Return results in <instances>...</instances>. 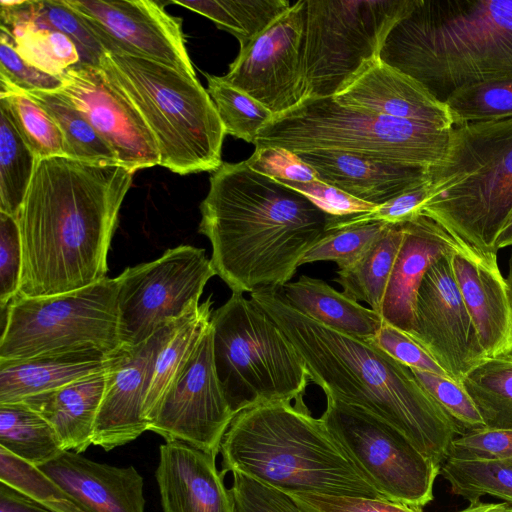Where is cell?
<instances>
[{
  "instance_id": "cell-56",
  "label": "cell",
  "mask_w": 512,
  "mask_h": 512,
  "mask_svg": "<svg viewBox=\"0 0 512 512\" xmlns=\"http://www.w3.org/2000/svg\"><path fill=\"white\" fill-rule=\"evenodd\" d=\"M508 246H512V211L495 242V248L497 251Z\"/></svg>"
},
{
  "instance_id": "cell-8",
  "label": "cell",
  "mask_w": 512,
  "mask_h": 512,
  "mask_svg": "<svg viewBox=\"0 0 512 512\" xmlns=\"http://www.w3.org/2000/svg\"><path fill=\"white\" fill-rule=\"evenodd\" d=\"M450 130L343 106L333 97L306 98L275 116L253 145L296 154L332 150L428 169L444 156Z\"/></svg>"
},
{
  "instance_id": "cell-36",
  "label": "cell",
  "mask_w": 512,
  "mask_h": 512,
  "mask_svg": "<svg viewBox=\"0 0 512 512\" xmlns=\"http://www.w3.org/2000/svg\"><path fill=\"white\" fill-rule=\"evenodd\" d=\"M37 158L0 105V211L17 217Z\"/></svg>"
},
{
  "instance_id": "cell-9",
  "label": "cell",
  "mask_w": 512,
  "mask_h": 512,
  "mask_svg": "<svg viewBox=\"0 0 512 512\" xmlns=\"http://www.w3.org/2000/svg\"><path fill=\"white\" fill-rule=\"evenodd\" d=\"M218 380L233 413L302 398L310 381L305 362L275 321L242 293L210 321Z\"/></svg>"
},
{
  "instance_id": "cell-23",
  "label": "cell",
  "mask_w": 512,
  "mask_h": 512,
  "mask_svg": "<svg viewBox=\"0 0 512 512\" xmlns=\"http://www.w3.org/2000/svg\"><path fill=\"white\" fill-rule=\"evenodd\" d=\"M38 468L87 512H144V479L133 466L103 464L63 450Z\"/></svg>"
},
{
  "instance_id": "cell-29",
  "label": "cell",
  "mask_w": 512,
  "mask_h": 512,
  "mask_svg": "<svg viewBox=\"0 0 512 512\" xmlns=\"http://www.w3.org/2000/svg\"><path fill=\"white\" fill-rule=\"evenodd\" d=\"M1 25H32L59 31L77 46L80 63L99 65L105 50L84 20L64 0H1Z\"/></svg>"
},
{
  "instance_id": "cell-10",
  "label": "cell",
  "mask_w": 512,
  "mask_h": 512,
  "mask_svg": "<svg viewBox=\"0 0 512 512\" xmlns=\"http://www.w3.org/2000/svg\"><path fill=\"white\" fill-rule=\"evenodd\" d=\"M419 0H305L306 98L333 97L375 60L393 26Z\"/></svg>"
},
{
  "instance_id": "cell-46",
  "label": "cell",
  "mask_w": 512,
  "mask_h": 512,
  "mask_svg": "<svg viewBox=\"0 0 512 512\" xmlns=\"http://www.w3.org/2000/svg\"><path fill=\"white\" fill-rule=\"evenodd\" d=\"M446 459L493 461L512 459V429L482 428L456 436Z\"/></svg>"
},
{
  "instance_id": "cell-20",
  "label": "cell",
  "mask_w": 512,
  "mask_h": 512,
  "mask_svg": "<svg viewBox=\"0 0 512 512\" xmlns=\"http://www.w3.org/2000/svg\"><path fill=\"white\" fill-rule=\"evenodd\" d=\"M451 265L482 359L512 354V304L497 254L463 246Z\"/></svg>"
},
{
  "instance_id": "cell-15",
  "label": "cell",
  "mask_w": 512,
  "mask_h": 512,
  "mask_svg": "<svg viewBox=\"0 0 512 512\" xmlns=\"http://www.w3.org/2000/svg\"><path fill=\"white\" fill-rule=\"evenodd\" d=\"M90 28L105 52L148 59L196 76L182 20L151 0H64Z\"/></svg>"
},
{
  "instance_id": "cell-24",
  "label": "cell",
  "mask_w": 512,
  "mask_h": 512,
  "mask_svg": "<svg viewBox=\"0 0 512 512\" xmlns=\"http://www.w3.org/2000/svg\"><path fill=\"white\" fill-rule=\"evenodd\" d=\"M403 239L387 285L380 315L383 321L411 331L417 293L430 266L464 244L425 215L402 224ZM466 246V245H465Z\"/></svg>"
},
{
  "instance_id": "cell-48",
  "label": "cell",
  "mask_w": 512,
  "mask_h": 512,
  "mask_svg": "<svg viewBox=\"0 0 512 512\" xmlns=\"http://www.w3.org/2000/svg\"><path fill=\"white\" fill-rule=\"evenodd\" d=\"M22 244L17 218L0 211V308L4 311L19 291Z\"/></svg>"
},
{
  "instance_id": "cell-43",
  "label": "cell",
  "mask_w": 512,
  "mask_h": 512,
  "mask_svg": "<svg viewBox=\"0 0 512 512\" xmlns=\"http://www.w3.org/2000/svg\"><path fill=\"white\" fill-rule=\"evenodd\" d=\"M389 224L370 222L332 231L316 243L304 256L301 265L318 261H332L338 270L358 261Z\"/></svg>"
},
{
  "instance_id": "cell-19",
  "label": "cell",
  "mask_w": 512,
  "mask_h": 512,
  "mask_svg": "<svg viewBox=\"0 0 512 512\" xmlns=\"http://www.w3.org/2000/svg\"><path fill=\"white\" fill-rule=\"evenodd\" d=\"M178 321L165 325L137 346H120L109 354L93 433L94 445L109 451L148 431L144 408L154 363Z\"/></svg>"
},
{
  "instance_id": "cell-52",
  "label": "cell",
  "mask_w": 512,
  "mask_h": 512,
  "mask_svg": "<svg viewBox=\"0 0 512 512\" xmlns=\"http://www.w3.org/2000/svg\"><path fill=\"white\" fill-rule=\"evenodd\" d=\"M246 162L254 170L277 181L310 182L318 179L316 171L296 153L279 147L255 148Z\"/></svg>"
},
{
  "instance_id": "cell-11",
  "label": "cell",
  "mask_w": 512,
  "mask_h": 512,
  "mask_svg": "<svg viewBox=\"0 0 512 512\" xmlns=\"http://www.w3.org/2000/svg\"><path fill=\"white\" fill-rule=\"evenodd\" d=\"M4 311L0 361L88 347L112 353L121 346L116 278L57 295L15 296Z\"/></svg>"
},
{
  "instance_id": "cell-57",
  "label": "cell",
  "mask_w": 512,
  "mask_h": 512,
  "mask_svg": "<svg viewBox=\"0 0 512 512\" xmlns=\"http://www.w3.org/2000/svg\"><path fill=\"white\" fill-rule=\"evenodd\" d=\"M505 281H506L510 301L512 304V253L509 258V270H508V275H507V278L505 279Z\"/></svg>"
},
{
  "instance_id": "cell-6",
  "label": "cell",
  "mask_w": 512,
  "mask_h": 512,
  "mask_svg": "<svg viewBox=\"0 0 512 512\" xmlns=\"http://www.w3.org/2000/svg\"><path fill=\"white\" fill-rule=\"evenodd\" d=\"M426 175L421 215L467 247L497 254L512 211V117L453 126L444 156Z\"/></svg>"
},
{
  "instance_id": "cell-40",
  "label": "cell",
  "mask_w": 512,
  "mask_h": 512,
  "mask_svg": "<svg viewBox=\"0 0 512 512\" xmlns=\"http://www.w3.org/2000/svg\"><path fill=\"white\" fill-rule=\"evenodd\" d=\"M210 95L225 133L254 143L274 114L245 92L224 82L221 76L205 74Z\"/></svg>"
},
{
  "instance_id": "cell-2",
  "label": "cell",
  "mask_w": 512,
  "mask_h": 512,
  "mask_svg": "<svg viewBox=\"0 0 512 512\" xmlns=\"http://www.w3.org/2000/svg\"><path fill=\"white\" fill-rule=\"evenodd\" d=\"M199 232L216 275L232 293L278 290L329 234L332 215L297 190L251 168L223 162L200 204Z\"/></svg>"
},
{
  "instance_id": "cell-27",
  "label": "cell",
  "mask_w": 512,
  "mask_h": 512,
  "mask_svg": "<svg viewBox=\"0 0 512 512\" xmlns=\"http://www.w3.org/2000/svg\"><path fill=\"white\" fill-rule=\"evenodd\" d=\"M105 383L106 368L60 388L25 398L22 402L49 422L64 450L81 454L93 444Z\"/></svg>"
},
{
  "instance_id": "cell-30",
  "label": "cell",
  "mask_w": 512,
  "mask_h": 512,
  "mask_svg": "<svg viewBox=\"0 0 512 512\" xmlns=\"http://www.w3.org/2000/svg\"><path fill=\"white\" fill-rule=\"evenodd\" d=\"M402 239V224H389L358 261L337 271L334 281L347 296L380 314Z\"/></svg>"
},
{
  "instance_id": "cell-37",
  "label": "cell",
  "mask_w": 512,
  "mask_h": 512,
  "mask_svg": "<svg viewBox=\"0 0 512 512\" xmlns=\"http://www.w3.org/2000/svg\"><path fill=\"white\" fill-rule=\"evenodd\" d=\"M0 82V105L36 158L65 156L63 135L53 118L27 92Z\"/></svg>"
},
{
  "instance_id": "cell-42",
  "label": "cell",
  "mask_w": 512,
  "mask_h": 512,
  "mask_svg": "<svg viewBox=\"0 0 512 512\" xmlns=\"http://www.w3.org/2000/svg\"><path fill=\"white\" fill-rule=\"evenodd\" d=\"M444 102L454 126L512 117V78L458 89Z\"/></svg>"
},
{
  "instance_id": "cell-38",
  "label": "cell",
  "mask_w": 512,
  "mask_h": 512,
  "mask_svg": "<svg viewBox=\"0 0 512 512\" xmlns=\"http://www.w3.org/2000/svg\"><path fill=\"white\" fill-rule=\"evenodd\" d=\"M439 475L448 481L453 494L469 503L491 495L512 505V459L459 461L446 459Z\"/></svg>"
},
{
  "instance_id": "cell-12",
  "label": "cell",
  "mask_w": 512,
  "mask_h": 512,
  "mask_svg": "<svg viewBox=\"0 0 512 512\" xmlns=\"http://www.w3.org/2000/svg\"><path fill=\"white\" fill-rule=\"evenodd\" d=\"M320 419L385 499L420 508L433 500L440 465L394 426L330 396Z\"/></svg>"
},
{
  "instance_id": "cell-5",
  "label": "cell",
  "mask_w": 512,
  "mask_h": 512,
  "mask_svg": "<svg viewBox=\"0 0 512 512\" xmlns=\"http://www.w3.org/2000/svg\"><path fill=\"white\" fill-rule=\"evenodd\" d=\"M221 474L240 472L286 494L385 499L302 398L238 412L220 445ZM387 500V499H386Z\"/></svg>"
},
{
  "instance_id": "cell-17",
  "label": "cell",
  "mask_w": 512,
  "mask_h": 512,
  "mask_svg": "<svg viewBox=\"0 0 512 512\" xmlns=\"http://www.w3.org/2000/svg\"><path fill=\"white\" fill-rule=\"evenodd\" d=\"M408 335L460 384L467 372L482 360L454 277L451 253L436 260L426 272L417 293L413 326Z\"/></svg>"
},
{
  "instance_id": "cell-14",
  "label": "cell",
  "mask_w": 512,
  "mask_h": 512,
  "mask_svg": "<svg viewBox=\"0 0 512 512\" xmlns=\"http://www.w3.org/2000/svg\"><path fill=\"white\" fill-rule=\"evenodd\" d=\"M234 416L217 377L209 325L150 415L148 431L217 456Z\"/></svg>"
},
{
  "instance_id": "cell-16",
  "label": "cell",
  "mask_w": 512,
  "mask_h": 512,
  "mask_svg": "<svg viewBox=\"0 0 512 512\" xmlns=\"http://www.w3.org/2000/svg\"><path fill=\"white\" fill-rule=\"evenodd\" d=\"M305 0L290 9L248 46L239 50L221 79L245 92L274 117L305 99L302 45Z\"/></svg>"
},
{
  "instance_id": "cell-54",
  "label": "cell",
  "mask_w": 512,
  "mask_h": 512,
  "mask_svg": "<svg viewBox=\"0 0 512 512\" xmlns=\"http://www.w3.org/2000/svg\"><path fill=\"white\" fill-rule=\"evenodd\" d=\"M0 512H52L32 498L0 482Z\"/></svg>"
},
{
  "instance_id": "cell-22",
  "label": "cell",
  "mask_w": 512,
  "mask_h": 512,
  "mask_svg": "<svg viewBox=\"0 0 512 512\" xmlns=\"http://www.w3.org/2000/svg\"><path fill=\"white\" fill-rule=\"evenodd\" d=\"M215 460L181 441L162 444L155 477L163 512H235Z\"/></svg>"
},
{
  "instance_id": "cell-25",
  "label": "cell",
  "mask_w": 512,
  "mask_h": 512,
  "mask_svg": "<svg viewBox=\"0 0 512 512\" xmlns=\"http://www.w3.org/2000/svg\"><path fill=\"white\" fill-rule=\"evenodd\" d=\"M297 155L316 171L321 181L374 206L427 180V169L350 153L315 150Z\"/></svg>"
},
{
  "instance_id": "cell-35",
  "label": "cell",
  "mask_w": 512,
  "mask_h": 512,
  "mask_svg": "<svg viewBox=\"0 0 512 512\" xmlns=\"http://www.w3.org/2000/svg\"><path fill=\"white\" fill-rule=\"evenodd\" d=\"M461 384L486 428L512 429V354L480 360Z\"/></svg>"
},
{
  "instance_id": "cell-26",
  "label": "cell",
  "mask_w": 512,
  "mask_h": 512,
  "mask_svg": "<svg viewBox=\"0 0 512 512\" xmlns=\"http://www.w3.org/2000/svg\"><path fill=\"white\" fill-rule=\"evenodd\" d=\"M109 354L97 347L0 361V404L20 402L100 372Z\"/></svg>"
},
{
  "instance_id": "cell-53",
  "label": "cell",
  "mask_w": 512,
  "mask_h": 512,
  "mask_svg": "<svg viewBox=\"0 0 512 512\" xmlns=\"http://www.w3.org/2000/svg\"><path fill=\"white\" fill-rule=\"evenodd\" d=\"M279 182L304 194L323 211L332 216L338 217L364 213L377 207L356 199L320 179H315L310 182H293L287 180H281Z\"/></svg>"
},
{
  "instance_id": "cell-49",
  "label": "cell",
  "mask_w": 512,
  "mask_h": 512,
  "mask_svg": "<svg viewBox=\"0 0 512 512\" xmlns=\"http://www.w3.org/2000/svg\"><path fill=\"white\" fill-rule=\"evenodd\" d=\"M304 512H423L422 508L386 499L311 492L288 494Z\"/></svg>"
},
{
  "instance_id": "cell-28",
  "label": "cell",
  "mask_w": 512,
  "mask_h": 512,
  "mask_svg": "<svg viewBox=\"0 0 512 512\" xmlns=\"http://www.w3.org/2000/svg\"><path fill=\"white\" fill-rule=\"evenodd\" d=\"M277 291L300 313L345 334L370 339L383 323L379 313L362 306L321 279L302 275Z\"/></svg>"
},
{
  "instance_id": "cell-34",
  "label": "cell",
  "mask_w": 512,
  "mask_h": 512,
  "mask_svg": "<svg viewBox=\"0 0 512 512\" xmlns=\"http://www.w3.org/2000/svg\"><path fill=\"white\" fill-rule=\"evenodd\" d=\"M58 125L65 156L91 164L119 165L117 157L84 114L60 90L28 93Z\"/></svg>"
},
{
  "instance_id": "cell-4",
  "label": "cell",
  "mask_w": 512,
  "mask_h": 512,
  "mask_svg": "<svg viewBox=\"0 0 512 512\" xmlns=\"http://www.w3.org/2000/svg\"><path fill=\"white\" fill-rule=\"evenodd\" d=\"M379 58L443 102L458 89L512 78V0H419Z\"/></svg>"
},
{
  "instance_id": "cell-3",
  "label": "cell",
  "mask_w": 512,
  "mask_h": 512,
  "mask_svg": "<svg viewBox=\"0 0 512 512\" xmlns=\"http://www.w3.org/2000/svg\"><path fill=\"white\" fill-rule=\"evenodd\" d=\"M281 328L326 396L360 407L403 433L440 465L459 435L412 370L368 339L336 331L291 307L277 290L249 294Z\"/></svg>"
},
{
  "instance_id": "cell-32",
  "label": "cell",
  "mask_w": 512,
  "mask_h": 512,
  "mask_svg": "<svg viewBox=\"0 0 512 512\" xmlns=\"http://www.w3.org/2000/svg\"><path fill=\"white\" fill-rule=\"evenodd\" d=\"M0 447L36 467L64 450L49 422L22 401L0 404Z\"/></svg>"
},
{
  "instance_id": "cell-31",
  "label": "cell",
  "mask_w": 512,
  "mask_h": 512,
  "mask_svg": "<svg viewBox=\"0 0 512 512\" xmlns=\"http://www.w3.org/2000/svg\"><path fill=\"white\" fill-rule=\"evenodd\" d=\"M212 305L213 301L209 296L204 302L190 309L179 319L175 331L159 351L145 401L144 412L147 422L208 329L213 314Z\"/></svg>"
},
{
  "instance_id": "cell-50",
  "label": "cell",
  "mask_w": 512,
  "mask_h": 512,
  "mask_svg": "<svg viewBox=\"0 0 512 512\" xmlns=\"http://www.w3.org/2000/svg\"><path fill=\"white\" fill-rule=\"evenodd\" d=\"M0 81L27 93L59 91L64 85L61 76L49 74L24 60L3 35L0 41Z\"/></svg>"
},
{
  "instance_id": "cell-45",
  "label": "cell",
  "mask_w": 512,
  "mask_h": 512,
  "mask_svg": "<svg viewBox=\"0 0 512 512\" xmlns=\"http://www.w3.org/2000/svg\"><path fill=\"white\" fill-rule=\"evenodd\" d=\"M428 194L429 188L426 180L371 211L347 216H333L329 225V232L370 222L404 224L421 215Z\"/></svg>"
},
{
  "instance_id": "cell-47",
  "label": "cell",
  "mask_w": 512,
  "mask_h": 512,
  "mask_svg": "<svg viewBox=\"0 0 512 512\" xmlns=\"http://www.w3.org/2000/svg\"><path fill=\"white\" fill-rule=\"evenodd\" d=\"M229 489L235 512H304L292 498L249 476L232 472Z\"/></svg>"
},
{
  "instance_id": "cell-21",
  "label": "cell",
  "mask_w": 512,
  "mask_h": 512,
  "mask_svg": "<svg viewBox=\"0 0 512 512\" xmlns=\"http://www.w3.org/2000/svg\"><path fill=\"white\" fill-rule=\"evenodd\" d=\"M343 105L376 114L450 130L454 123L446 103L424 85L378 58L333 96Z\"/></svg>"
},
{
  "instance_id": "cell-1",
  "label": "cell",
  "mask_w": 512,
  "mask_h": 512,
  "mask_svg": "<svg viewBox=\"0 0 512 512\" xmlns=\"http://www.w3.org/2000/svg\"><path fill=\"white\" fill-rule=\"evenodd\" d=\"M134 172L66 156L37 160L17 215L18 297L78 290L107 276V256Z\"/></svg>"
},
{
  "instance_id": "cell-51",
  "label": "cell",
  "mask_w": 512,
  "mask_h": 512,
  "mask_svg": "<svg viewBox=\"0 0 512 512\" xmlns=\"http://www.w3.org/2000/svg\"><path fill=\"white\" fill-rule=\"evenodd\" d=\"M368 340L409 368L449 377L434 358L406 332L385 321Z\"/></svg>"
},
{
  "instance_id": "cell-33",
  "label": "cell",
  "mask_w": 512,
  "mask_h": 512,
  "mask_svg": "<svg viewBox=\"0 0 512 512\" xmlns=\"http://www.w3.org/2000/svg\"><path fill=\"white\" fill-rule=\"evenodd\" d=\"M171 3L212 20L219 29L236 37L240 49L248 46L292 5L287 0H174Z\"/></svg>"
},
{
  "instance_id": "cell-55",
  "label": "cell",
  "mask_w": 512,
  "mask_h": 512,
  "mask_svg": "<svg viewBox=\"0 0 512 512\" xmlns=\"http://www.w3.org/2000/svg\"><path fill=\"white\" fill-rule=\"evenodd\" d=\"M458 512H512V505L503 503H488L476 501L470 503L465 509Z\"/></svg>"
},
{
  "instance_id": "cell-18",
  "label": "cell",
  "mask_w": 512,
  "mask_h": 512,
  "mask_svg": "<svg viewBox=\"0 0 512 512\" xmlns=\"http://www.w3.org/2000/svg\"><path fill=\"white\" fill-rule=\"evenodd\" d=\"M61 77L64 85L60 91L112 149L119 165L134 173L159 165V150L151 130L99 65L79 63Z\"/></svg>"
},
{
  "instance_id": "cell-44",
  "label": "cell",
  "mask_w": 512,
  "mask_h": 512,
  "mask_svg": "<svg viewBox=\"0 0 512 512\" xmlns=\"http://www.w3.org/2000/svg\"><path fill=\"white\" fill-rule=\"evenodd\" d=\"M433 400L446 413L459 435L485 428V423L463 385L450 377L410 368Z\"/></svg>"
},
{
  "instance_id": "cell-41",
  "label": "cell",
  "mask_w": 512,
  "mask_h": 512,
  "mask_svg": "<svg viewBox=\"0 0 512 512\" xmlns=\"http://www.w3.org/2000/svg\"><path fill=\"white\" fill-rule=\"evenodd\" d=\"M0 482L22 492L52 512H87L38 467L1 447Z\"/></svg>"
},
{
  "instance_id": "cell-13",
  "label": "cell",
  "mask_w": 512,
  "mask_h": 512,
  "mask_svg": "<svg viewBox=\"0 0 512 512\" xmlns=\"http://www.w3.org/2000/svg\"><path fill=\"white\" fill-rule=\"evenodd\" d=\"M216 275L202 248L180 245L159 258L126 268L118 282V335L121 346H137L179 320L199 300Z\"/></svg>"
},
{
  "instance_id": "cell-39",
  "label": "cell",
  "mask_w": 512,
  "mask_h": 512,
  "mask_svg": "<svg viewBox=\"0 0 512 512\" xmlns=\"http://www.w3.org/2000/svg\"><path fill=\"white\" fill-rule=\"evenodd\" d=\"M5 36L17 52L31 65L56 76L80 63V54L75 43L65 34L47 28L22 25L1 27Z\"/></svg>"
},
{
  "instance_id": "cell-7",
  "label": "cell",
  "mask_w": 512,
  "mask_h": 512,
  "mask_svg": "<svg viewBox=\"0 0 512 512\" xmlns=\"http://www.w3.org/2000/svg\"><path fill=\"white\" fill-rule=\"evenodd\" d=\"M99 66L151 130L160 166L179 175L214 172L221 166L226 133L196 76L148 59L108 52Z\"/></svg>"
}]
</instances>
